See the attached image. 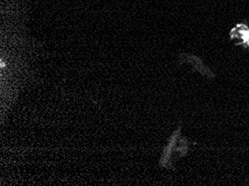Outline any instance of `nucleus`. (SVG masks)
I'll list each match as a JSON object with an SVG mask.
<instances>
[{
  "label": "nucleus",
  "instance_id": "f257e3e1",
  "mask_svg": "<svg viewBox=\"0 0 249 186\" xmlns=\"http://www.w3.org/2000/svg\"><path fill=\"white\" fill-rule=\"evenodd\" d=\"M180 133L179 130L178 132L175 133V135L172 136L171 139H170L169 145H167L165 150L163 152V155H162V159H161V165L165 166V168H170L172 165V155L173 152H180L181 154L187 153V143H184L182 138H179Z\"/></svg>",
  "mask_w": 249,
  "mask_h": 186
},
{
  "label": "nucleus",
  "instance_id": "f03ea898",
  "mask_svg": "<svg viewBox=\"0 0 249 186\" xmlns=\"http://www.w3.org/2000/svg\"><path fill=\"white\" fill-rule=\"evenodd\" d=\"M231 37L233 39H238L240 44L249 46V27L244 25H238L231 32Z\"/></svg>",
  "mask_w": 249,
  "mask_h": 186
}]
</instances>
